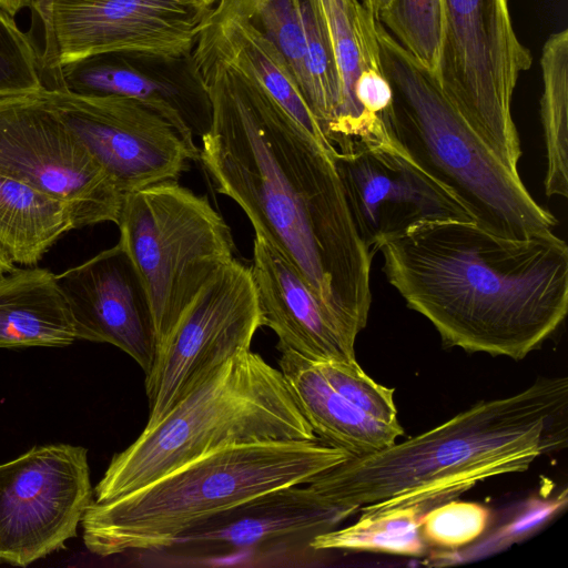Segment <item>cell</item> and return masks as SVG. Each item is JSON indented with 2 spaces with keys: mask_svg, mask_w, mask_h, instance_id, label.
Masks as SVG:
<instances>
[{
  "mask_svg": "<svg viewBox=\"0 0 568 568\" xmlns=\"http://www.w3.org/2000/svg\"><path fill=\"white\" fill-rule=\"evenodd\" d=\"M559 507L560 498L557 501H550L549 504H542L538 507H532L525 517H521L516 524H510L503 532V535L514 539L516 535H523L526 529H530L539 523H542Z\"/></svg>",
  "mask_w": 568,
  "mask_h": 568,
  "instance_id": "30",
  "label": "cell"
},
{
  "mask_svg": "<svg viewBox=\"0 0 568 568\" xmlns=\"http://www.w3.org/2000/svg\"><path fill=\"white\" fill-rule=\"evenodd\" d=\"M77 341L74 325L47 268H14L0 280V348L62 347Z\"/></svg>",
  "mask_w": 568,
  "mask_h": 568,
  "instance_id": "21",
  "label": "cell"
},
{
  "mask_svg": "<svg viewBox=\"0 0 568 568\" xmlns=\"http://www.w3.org/2000/svg\"><path fill=\"white\" fill-rule=\"evenodd\" d=\"M568 379L544 377L484 400L399 444L320 474L328 500L353 515L416 506L424 514L480 480L521 473L567 446Z\"/></svg>",
  "mask_w": 568,
  "mask_h": 568,
  "instance_id": "3",
  "label": "cell"
},
{
  "mask_svg": "<svg viewBox=\"0 0 568 568\" xmlns=\"http://www.w3.org/2000/svg\"><path fill=\"white\" fill-rule=\"evenodd\" d=\"M44 89L41 52L0 4V97Z\"/></svg>",
  "mask_w": 568,
  "mask_h": 568,
  "instance_id": "26",
  "label": "cell"
},
{
  "mask_svg": "<svg viewBox=\"0 0 568 568\" xmlns=\"http://www.w3.org/2000/svg\"><path fill=\"white\" fill-rule=\"evenodd\" d=\"M0 175L65 201L75 229L118 223L123 194L42 91L0 97Z\"/></svg>",
  "mask_w": 568,
  "mask_h": 568,
  "instance_id": "10",
  "label": "cell"
},
{
  "mask_svg": "<svg viewBox=\"0 0 568 568\" xmlns=\"http://www.w3.org/2000/svg\"><path fill=\"white\" fill-rule=\"evenodd\" d=\"M316 1L328 31L339 83L341 102L332 142L335 154L390 143L385 122L369 116L355 98L359 77L382 69L377 20L358 0Z\"/></svg>",
  "mask_w": 568,
  "mask_h": 568,
  "instance_id": "19",
  "label": "cell"
},
{
  "mask_svg": "<svg viewBox=\"0 0 568 568\" xmlns=\"http://www.w3.org/2000/svg\"><path fill=\"white\" fill-rule=\"evenodd\" d=\"M363 7L369 11L375 19H377L379 12L388 4L390 0H358Z\"/></svg>",
  "mask_w": 568,
  "mask_h": 568,
  "instance_id": "33",
  "label": "cell"
},
{
  "mask_svg": "<svg viewBox=\"0 0 568 568\" xmlns=\"http://www.w3.org/2000/svg\"><path fill=\"white\" fill-rule=\"evenodd\" d=\"M73 229L65 201L0 175V244L14 264L36 266Z\"/></svg>",
  "mask_w": 568,
  "mask_h": 568,
  "instance_id": "22",
  "label": "cell"
},
{
  "mask_svg": "<svg viewBox=\"0 0 568 568\" xmlns=\"http://www.w3.org/2000/svg\"><path fill=\"white\" fill-rule=\"evenodd\" d=\"M93 500L82 446L33 447L0 464V561L24 567L62 548Z\"/></svg>",
  "mask_w": 568,
  "mask_h": 568,
  "instance_id": "12",
  "label": "cell"
},
{
  "mask_svg": "<svg viewBox=\"0 0 568 568\" xmlns=\"http://www.w3.org/2000/svg\"><path fill=\"white\" fill-rule=\"evenodd\" d=\"M52 89L121 95L155 110L189 140L210 129V95L192 53L113 51L62 67Z\"/></svg>",
  "mask_w": 568,
  "mask_h": 568,
  "instance_id": "16",
  "label": "cell"
},
{
  "mask_svg": "<svg viewBox=\"0 0 568 568\" xmlns=\"http://www.w3.org/2000/svg\"><path fill=\"white\" fill-rule=\"evenodd\" d=\"M317 476L222 511L148 556L165 565H254L313 550L314 537L351 517L327 500Z\"/></svg>",
  "mask_w": 568,
  "mask_h": 568,
  "instance_id": "9",
  "label": "cell"
},
{
  "mask_svg": "<svg viewBox=\"0 0 568 568\" xmlns=\"http://www.w3.org/2000/svg\"><path fill=\"white\" fill-rule=\"evenodd\" d=\"M116 225L149 301L158 352L200 291L234 258L232 233L206 196L178 181L123 194Z\"/></svg>",
  "mask_w": 568,
  "mask_h": 568,
  "instance_id": "7",
  "label": "cell"
},
{
  "mask_svg": "<svg viewBox=\"0 0 568 568\" xmlns=\"http://www.w3.org/2000/svg\"><path fill=\"white\" fill-rule=\"evenodd\" d=\"M540 119L546 150L547 196L568 195V30L552 33L540 58Z\"/></svg>",
  "mask_w": 568,
  "mask_h": 568,
  "instance_id": "23",
  "label": "cell"
},
{
  "mask_svg": "<svg viewBox=\"0 0 568 568\" xmlns=\"http://www.w3.org/2000/svg\"><path fill=\"white\" fill-rule=\"evenodd\" d=\"M490 510L475 501L452 499L420 519V535L429 547L457 549L476 541L487 529Z\"/></svg>",
  "mask_w": 568,
  "mask_h": 568,
  "instance_id": "27",
  "label": "cell"
},
{
  "mask_svg": "<svg viewBox=\"0 0 568 568\" xmlns=\"http://www.w3.org/2000/svg\"><path fill=\"white\" fill-rule=\"evenodd\" d=\"M262 326L277 337V348L315 361L355 362V344L295 267L268 242L255 235L250 267Z\"/></svg>",
  "mask_w": 568,
  "mask_h": 568,
  "instance_id": "18",
  "label": "cell"
},
{
  "mask_svg": "<svg viewBox=\"0 0 568 568\" xmlns=\"http://www.w3.org/2000/svg\"><path fill=\"white\" fill-rule=\"evenodd\" d=\"M383 72L393 90L384 116L389 138L414 163L448 189L489 232L528 239L558 221L530 194L519 172L474 129L435 75L377 22Z\"/></svg>",
  "mask_w": 568,
  "mask_h": 568,
  "instance_id": "5",
  "label": "cell"
},
{
  "mask_svg": "<svg viewBox=\"0 0 568 568\" xmlns=\"http://www.w3.org/2000/svg\"><path fill=\"white\" fill-rule=\"evenodd\" d=\"M207 13L175 0H49L40 19L45 89L62 67L98 53H192Z\"/></svg>",
  "mask_w": 568,
  "mask_h": 568,
  "instance_id": "14",
  "label": "cell"
},
{
  "mask_svg": "<svg viewBox=\"0 0 568 568\" xmlns=\"http://www.w3.org/2000/svg\"><path fill=\"white\" fill-rule=\"evenodd\" d=\"M54 281L77 339L116 346L149 372L156 352L150 305L132 261L119 243L54 274Z\"/></svg>",
  "mask_w": 568,
  "mask_h": 568,
  "instance_id": "17",
  "label": "cell"
},
{
  "mask_svg": "<svg viewBox=\"0 0 568 568\" xmlns=\"http://www.w3.org/2000/svg\"><path fill=\"white\" fill-rule=\"evenodd\" d=\"M281 354L280 371L312 430L325 443L362 456L393 445L404 434L399 423L377 420L339 394L314 361L290 349Z\"/></svg>",
  "mask_w": 568,
  "mask_h": 568,
  "instance_id": "20",
  "label": "cell"
},
{
  "mask_svg": "<svg viewBox=\"0 0 568 568\" xmlns=\"http://www.w3.org/2000/svg\"><path fill=\"white\" fill-rule=\"evenodd\" d=\"M260 327L250 267L233 258L200 291L158 349L145 374L149 418L144 428L155 426L224 362L251 349Z\"/></svg>",
  "mask_w": 568,
  "mask_h": 568,
  "instance_id": "11",
  "label": "cell"
},
{
  "mask_svg": "<svg viewBox=\"0 0 568 568\" xmlns=\"http://www.w3.org/2000/svg\"><path fill=\"white\" fill-rule=\"evenodd\" d=\"M48 2L49 0H31L29 8L41 19Z\"/></svg>",
  "mask_w": 568,
  "mask_h": 568,
  "instance_id": "35",
  "label": "cell"
},
{
  "mask_svg": "<svg viewBox=\"0 0 568 568\" xmlns=\"http://www.w3.org/2000/svg\"><path fill=\"white\" fill-rule=\"evenodd\" d=\"M376 20L405 51L436 74L444 39L442 0H390Z\"/></svg>",
  "mask_w": 568,
  "mask_h": 568,
  "instance_id": "25",
  "label": "cell"
},
{
  "mask_svg": "<svg viewBox=\"0 0 568 568\" xmlns=\"http://www.w3.org/2000/svg\"><path fill=\"white\" fill-rule=\"evenodd\" d=\"M61 120L122 193L179 181L200 149L150 106L121 95L42 90Z\"/></svg>",
  "mask_w": 568,
  "mask_h": 568,
  "instance_id": "13",
  "label": "cell"
},
{
  "mask_svg": "<svg viewBox=\"0 0 568 568\" xmlns=\"http://www.w3.org/2000/svg\"><path fill=\"white\" fill-rule=\"evenodd\" d=\"M179 3L199 11H210L219 0H175Z\"/></svg>",
  "mask_w": 568,
  "mask_h": 568,
  "instance_id": "31",
  "label": "cell"
},
{
  "mask_svg": "<svg viewBox=\"0 0 568 568\" xmlns=\"http://www.w3.org/2000/svg\"><path fill=\"white\" fill-rule=\"evenodd\" d=\"M16 268L14 263L0 244V280Z\"/></svg>",
  "mask_w": 568,
  "mask_h": 568,
  "instance_id": "34",
  "label": "cell"
},
{
  "mask_svg": "<svg viewBox=\"0 0 568 568\" xmlns=\"http://www.w3.org/2000/svg\"><path fill=\"white\" fill-rule=\"evenodd\" d=\"M327 382L345 398L373 418L386 424H397L394 388L372 379L355 362H315Z\"/></svg>",
  "mask_w": 568,
  "mask_h": 568,
  "instance_id": "28",
  "label": "cell"
},
{
  "mask_svg": "<svg viewBox=\"0 0 568 568\" xmlns=\"http://www.w3.org/2000/svg\"><path fill=\"white\" fill-rule=\"evenodd\" d=\"M212 106L200 161L217 193L302 275L355 344L372 305L374 253L353 220L333 154L252 78L196 40Z\"/></svg>",
  "mask_w": 568,
  "mask_h": 568,
  "instance_id": "1",
  "label": "cell"
},
{
  "mask_svg": "<svg viewBox=\"0 0 568 568\" xmlns=\"http://www.w3.org/2000/svg\"><path fill=\"white\" fill-rule=\"evenodd\" d=\"M315 438L282 372L252 349L243 351L112 457L93 489L94 501L134 491L222 446Z\"/></svg>",
  "mask_w": 568,
  "mask_h": 568,
  "instance_id": "6",
  "label": "cell"
},
{
  "mask_svg": "<svg viewBox=\"0 0 568 568\" xmlns=\"http://www.w3.org/2000/svg\"><path fill=\"white\" fill-rule=\"evenodd\" d=\"M352 457L318 437L222 446L119 498L93 500L81 521L83 541L102 557L152 552L222 511Z\"/></svg>",
  "mask_w": 568,
  "mask_h": 568,
  "instance_id": "4",
  "label": "cell"
},
{
  "mask_svg": "<svg viewBox=\"0 0 568 568\" xmlns=\"http://www.w3.org/2000/svg\"><path fill=\"white\" fill-rule=\"evenodd\" d=\"M376 252L387 282L449 347L523 359L568 312V246L554 232L510 239L473 220H430Z\"/></svg>",
  "mask_w": 568,
  "mask_h": 568,
  "instance_id": "2",
  "label": "cell"
},
{
  "mask_svg": "<svg viewBox=\"0 0 568 568\" xmlns=\"http://www.w3.org/2000/svg\"><path fill=\"white\" fill-rule=\"evenodd\" d=\"M355 98L369 116L384 121L393 102V90L383 68L368 70L359 77L355 87Z\"/></svg>",
  "mask_w": 568,
  "mask_h": 568,
  "instance_id": "29",
  "label": "cell"
},
{
  "mask_svg": "<svg viewBox=\"0 0 568 568\" xmlns=\"http://www.w3.org/2000/svg\"><path fill=\"white\" fill-rule=\"evenodd\" d=\"M31 0H0V4L12 16H16L23 8L30 7Z\"/></svg>",
  "mask_w": 568,
  "mask_h": 568,
  "instance_id": "32",
  "label": "cell"
},
{
  "mask_svg": "<svg viewBox=\"0 0 568 568\" xmlns=\"http://www.w3.org/2000/svg\"><path fill=\"white\" fill-rule=\"evenodd\" d=\"M333 159L357 231L374 254L384 239L416 223L473 220L448 189L393 142Z\"/></svg>",
  "mask_w": 568,
  "mask_h": 568,
  "instance_id": "15",
  "label": "cell"
},
{
  "mask_svg": "<svg viewBox=\"0 0 568 568\" xmlns=\"http://www.w3.org/2000/svg\"><path fill=\"white\" fill-rule=\"evenodd\" d=\"M444 39L435 74L474 129L513 171L523 155L511 113L518 78L532 62L508 0H442Z\"/></svg>",
  "mask_w": 568,
  "mask_h": 568,
  "instance_id": "8",
  "label": "cell"
},
{
  "mask_svg": "<svg viewBox=\"0 0 568 568\" xmlns=\"http://www.w3.org/2000/svg\"><path fill=\"white\" fill-rule=\"evenodd\" d=\"M424 513L416 506L362 511L349 526L335 528L313 538V551H374L403 556H423L429 549L420 535Z\"/></svg>",
  "mask_w": 568,
  "mask_h": 568,
  "instance_id": "24",
  "label": "cell"
}]
</instances>
